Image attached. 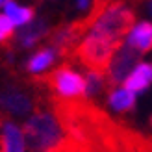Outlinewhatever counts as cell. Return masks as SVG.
<instances>
[{"mask_svg": "<svg viewBox=\"0 0 152 152\" xmlns=\"http://www.w3.org/2000/svg\"><path fill=\"white\" fill-rule=\"evenodd\" d=\"M63 135L65 132L59 121L45 106L35 110L34 115L22 126L24 145L30 152H48L63 139Z\"/></svg>", "mask_w": 152, "mask_h": 152, "instance_id": "cell-1", "label": "cell"}, {"mask_svg": "<svg viewBox=\"0 0 152 152\" xmlns=\"http://www.w3.org/2000/svg\"><path fill=\"white\" fill-rule=\"evenodd\" d=\"M123 47V43H115L110 41L106 37H98L89 34L80 41V45L76 47L71 58V65L72 63H80L82 67H86L89 72H96V74H104L108 71V67L111 63L115 52Z\"/></svg>", "mask_w": 152, "mask_h": 152, "instance_id": "cell-2", "label": "cell"}, {"mask_svg": "<svg viewBox=\"0 0 152 152\" xmlns=\"http://www.w3.org/2000/svg\"><path fill=\"white\" fill-rule=\"evenodd\" d=\"M30 83L59 98H86V78L76 72L71 63L59 65L48 74L35 76Z\"/></svg>", "mask_w": 152, "mask_h": 152, "instance_id": "cell-3", "label": "cell"}, {"mask_svg": "<svg viewBox=\"0 0 152 152\" xmlns=\"http://www.w3.org/2000/svg\"><path fill=\"white\" fill-rule=\"evenodd\" d=\"M32 86V83H30ZM47 102V93L37 87L10 82L0 87V110L13 117H24Z\"/></svg>", "mask_w": 152, "mask_h": 152, "instance_id": "cell-4", "label": "cell"}, {"mask_svg": "<svg viewBox=\"0 0 152 152\" xmlns=\"http://www.w3.org/2000/svg\"><path fill=\"white\" fill-rule=\"evenodd\" d=\"M134 22H135V10L126 6L124 2H117L106 7V11L89 28V34L106 37V39L115 43H123L124 35L132 30Z\"/></svg>", "mask_w": 152, "mask_h": 152, "instance_id": "cell-5", "label": "cell"}, {"mask_svg": "<svg viewBox=\"0 0 152 152\" xmlns=\"http://www.w3.org/2000/svg\"><path fill=\"white\" fill-rule=\"evenodd\" d=\"M87 24L83 19L72 20V22H61L56 28H50L48 32V47L56 52V58L65 59V63L71 61L72 52L80 45L82 37L87 34Z\"/></svg>", "mask_w": 152, "mask_h": 152, "instance_id": "cell-6", "label": "cell"}, {"mask_svg": "<svg viewBox=\"0 0 152 152\" xmlns=\"http://www.w3.org/2000/svg\"><path fill=\"white\" fill-rule=\"evenodd\" d=\"M139 59H141V54L135 48L128 47V45H123V47L115 52V56H113L108 71H106V74H104L106 76L108 95L119 86V83H123L128 76H130V72L137 67Z\"/></svg>", "mask_w": 152, "mask_h": 152, "instance_id": "cell-7", "label": "cell"}, {"mask_svg": "<svg viewBox=\"0 0 152 152\" xmlns=\"http://www.w3.org/2000/svg\"><path fill=\"white\" fill-rule=\"evenodd\" d=\"M50 32V26L45 19H34L32 22H28L26 26L20 28V32L15 37V45L20 48H32L34 45H37L43 37H47Z\"/></svg>", "mask_w": 152, "mask_h": 152, "instance_id": "cell-8", "label": "cell"}, {"mask_svg": "<svg viewBox=\"0 0 152 152\" xmlns=\"http://www.w3.org/2000/svg\"><path fill=\"white\" fill-rule=\"evenodd\" d=\"M123 83H124V89L134 95L145 93L152 83V63H139Z\"/></svg>", "mask_w": 152, "mask_h": 152, "instance_id": "cell-9", "label": "cell"}, {"mask_svg": "<svg viewBox=\"0 0 152 152\" xmlns=\"http://www.w3.org/2000/svg\"><path fill=\"white\" fill-rule=\"evenodd\" d=\"M128 47L135 48L139 54L152 50V22L143 20L134 28V32L128 35Z\"/></svg>", "mask_w": 152, "mask_h": 152, "instance_id": "cell-10", "label": "cell"}, {"mask_svg": "<svg viewBox=\"0 0 152 152\" xmlns=\"http://www.w3.org/2000/svg\"><path fill=\"white\" fill-rule=\"evenodd\" d=\"M2 141H4V152H26L22 130L11 121L2 123Z\"/></svg>", "mask_w": 152, "mask_h": 152, "instance_id": "cell-11", "label": "cell"}, {"mask_svg": "<svg viewBox=\"0 0 152 152\" xmlns=\"http://www.w3.org/2000/svg\"><path fill=\"white\" fill-rule=\"evenodd\" d=\"M108 104L119 113H128L135 110V95L126 89H113L108 95Z\"/></svg>", "mask_w": 152, "mask_h": 152, "instance_id": "cell-12", "label": "cell"}, {"mask_svg": "<svg viewBox=\"0 0 152 152\" xmlns=\"http://www.w3.org/2000/svg\"><path fill=\"white\" fill-rule=\"evenodd\" d=\"M54 61H56V52L52 50L50 47H45L41 50H37L35 54L26 61V71L32 72V74L43 72L45 69H48Z\"/></svg>", "mask_w": 152, "mask_h": 152, "instance_id": "cell-13", "label": "cell"}, {"mask_svg": "<svg viewBox=\"0 0 152 152\" xmlns=\"http://www.w3.org/2000/svg\"><path fill=\"white\" fill-rule=\"evenodd\" d=\"M4 7H6L4 15L13 22V26L15 24H17V26H26L28 22H32L34 17H35V10H34V7H20V6L15 4L13 0H10Z\"/></svg>", "mask_w": 152, "mask_h": 152, "instance_id": "cell-14", "label": "cell"}, {"mask_svg": "<svg viewBox=\"0 0 152 152\" xmlns=\"http://www.w3.org/2000/svg\"><path fill=\"white\" fill-rule=\"evenodd\" d=\"M86 76H87L86 78V98H95V96H100L102 93H108L104 74L87 72Z\"/></svg>", "mask_w": 152, "mask_h": 152, "instance_id": "cell-15", "label": "cell"}, {"mask_svg": "<svg viewBox=\"0 0 152 152\" xmlns=\"http://www.w3.org/2000/svg\"><path fill=\"white\" fill-rule=\"evenodd\" d=\"M48 152H93L91 148H87L86 145H82V143H78V141H74V139H71V137H65L58 143V145L54 147V148H50Z\"/></svg>", "mask_w": 152, "mask_h": 152, "instance_id": "cell-16", "label": "cell"}, {"mask_svg": "<svg viewBox=\"0 0 152 152\" xmlns=\"http://www.w3.org/2000/svg\"><path fill=\"white\" fill-rule=\"evenodd\" d=\"M11 39H13V22L6 15H0V45L10 47Z\"/></svg>", "mask_w": 152, "mask_h": 152, "instance_id": "cell-17", "label": "cell"}, {"mask_svg": "<svg viewBox=\"0 0 152 152\" xmlns=\"http://www.w3.org/2000/svg\"><path fill=\"white\" fill-rule=\"evenodd\" d=\"M76 6H78V10H86L89 6V0H76Z\"/></svg>", "mask_w": 152, "mask_h": 152, "instance_id": "cell-18", "label": "cell"}, {"mask_svg": "<svg viewBox=\"0 0 152 152\" xmlns=\"http://www.w3.org/2000/svg\"><path fill=\"white\" fill-rule=\"evenodd\" d=\"M147 7H148V13L152 15V0H148V4H147Z\"/></svg>", "mask_w": 152, "mask_h": 152, "instance_id": "cell-19", "label": "cell"}, {"mask_svg": "<svg viewBox=\"0 0 152 152\" xmlns=\"http://www.w3.org/2000/svg\"><path fill=\"white\" fill-rule=\"evenodd\" d=\"M7 2H10V0H0V7H2V6H6Z\"/></svg>", "mask_w": 152, "mask_h": 152, "instance_id": "cell-20", "label": "cell"}, {"mask_svg": "<svg viewBox=\"0 0 152 152\" xmlns=\"http://www.w3.org/2000/svg\"><path fill=\"white\" fill-rule=\"evenodd\" d=\"M150 126H152V117H150Z\"/></svg>", "mask_w": 152, "mask_h": 152, "instance_id": "cell-21", "label": "cell"}]
</instances>
